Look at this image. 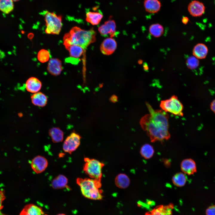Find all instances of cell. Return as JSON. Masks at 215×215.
<instances>
[{
	"label": "cell",
	"instance_id": "obj_1",
	"mask_svg": "<svg viewBox=\"0 0 215 215\" xmlns=\"http://www.w3.org/2000/svg\"><path fill=\"white\" fill-rule=\"evenodd\" d=\"M149 113L141 118L140 125L146 132L151 142L162 141L170 139L168 114L161 110H155L146 102Z\"/></svg>",
	"mask_w": 215,
	"mask_h": 215
},
{
	"label": "cell",
	"instance_id": "obj_2",
	"mask_svg": "<svg viewBox=\"0 0 215 215\" xmlns=\"http://www.w3.org/2000/svg\"><path fill=\"white\" fill-rule=\"evenodd\" d=\"M96 33L93 29L85 30L79 27H72L69 32L65 34L63 44L65 47L70 45L81 47L84 50L96 41Z\"/></svg>",
	"mask_w": 215,
	"mask_h": 215
},
{
	"label": "cell",
	"instance_id": "obj_3",
	"mask_svg": "<svg viewBox=\"0 0 215 215\" xmlns=\"http://www.w3.org/2000/svg\"><path fill=\"white\" fill-rule=\"evenodd\" d=\"M77 184L79 186L81 193L85 197L93 200L102 198L101 181L92 178H78Z\"/></svg>",
	"mask_w": 215,
	"mask_h": 215
},
{
	"label": "cell",
	"instance_id": "obj_4",
	"mask_svg": "<svg viewBox=\"0 0 215 215\" xmlns=\"http://www.w3.org/2000/svg\"><path fill=\"white\" fill-rule=\"evenodd\" d=\"M83 171L90 178L101 181L102 177V170L105 164L94 159L85 157Z\"/></svg>",
	"mask_w": 215,
	"mask_h": 215
},
{
	"label": "cell",
	"instance_id": "obj_5",
	"mask_svg": "<svg viewBox=\"0 0 215 215\" xmlns=\"http://www.w3.org/2000/svg\"><path fill=\"white\" fill-rule=\"evenodd\" d=\"M46 28L45 33L48 34L58 35L62 27V17L53 12L47 11L44 14Z\"/></svg>",
	"mask_w": 215,
	"mask_h": 215
},
{
	"label": "cell",
	"instance_id": "obj_6",
	"mask_svg": "<svg viewBox=\"0 0 215 215\" xmlns=\"http://www.w3.org/2000/svg\"><path fill=\"white\" fill-rule=\"evenodd\" d=\"M160 106L166 112L178 116L183 115V106L176 96L173 95L169 99L161 101Z\"/></svg>",
	"mask_w": 215,
	"mask_h": 215
},
{
	"label": "cell",
	"instance_id": "obj_7",
	"mask_svg": "<svg viewBox=\"0 0 215 215\" xmlns=\"http://www.w3.org/2000/svg\"><path fill=\"white\" fill-rule=\"evenodd\" d=\"M81 137L75 132H72L65 140L63 149L65 152L71 154L78 148L80 143Z\"/></svg>",
	"mask_w": 215,
	"mask_h": 215
},
{
	"label": "cell",
	"instance_id": "obj_8",
	"mask_svg": "<svg viewBox=\"0 0 215 215\" xmlns=\"http://www.w3.org/2000/svg\"><path fill=\"white\" fill-rule=\"evenodd\" d=\"M48 165L47 159L44 157L39 155L34 157L31 163L32 170L37 174L43 172L47 167Z\"/></svg>",
	"mask_w": 215,
	"mask_h": 215
},
{
	"label": "cell",
	"instance_id": "obj_9",
	"mask_svg": "<svg viewBox=\"0 0 215 215\" xmlns=\"http://www.w3.org/2000/svg\"><path fill=\"white\" fill-rule=\"evenodd\" d=\"M116 28L115 21L113 20H109L101 25L98 28V30L103 36L109 35L110 37H113L115 35Z\"/></svg>",
	"mask_w": 215,
	"mask_h": 215
},
{
	"label": "cell",
	"instance_id": "obj_10",
	"mask_svg": "<svg viewBox=\"0 0 215 215\" xmlns=\"http://www.w3.org/2000/svg\"><path fill=\"white\" fill-rule=\"evenodd\" d=\"M188 10L190 14L192 16L200 17L204 13L205 7L202 2L197 0H193L189 4Z\"/></svg>",
	"mask_w": 215,
	"mask_h": 215
},
{
	"label": "cell",
	"instance_id": "obj_11",
	"mask_svg": "<svg viewBox=\"0 0 215 215\" xmlns=\"http://www.w3.org/2000/svg\"><path fill=\"white\" fill-rule=\"evenodd\" d=\"M117 47L116 41L111 38L105 39L100 46L101 52L104 55H110L115 51Z\"/></svg>",
	"mask_w": 215,
	"mask_h": 215
},
{
	"label": "cell",
	"instance_id": "obj_12",
	"mask_svg": "<svg viewBox=\"0 0 215 215\" xmlns=\"http://www.w3.org/2000/svg\"><path fill=\"white\" fill-rule=\"evenodd\" d=\"M180 168L184 173L188 175L193 174L197 170L195 162L191 158L183 160L180 164Z\"/></svg>",
	"mask_w": 215,
	"mask_h": 215
},
{
	"label": "cell",
	"instance_id": "obj_13",
	"mask_svg": "<svg viewBox=\"0 0 215 215\" xmlns=\"http://www.w3.org/2000/svg\"><path fill=\"white\" fill-rule=\"evenodd\" d=\"M48 72L55 76L59 75L62 70V64L60 60L57 58H52L49 61L47 67Z\"/></svg>",
	"mask_w": 215,
	"mask_h": 215
},
{
	"label": "cell",
	"instance_id": "obj_14",
	"mask_svg": "<svg viewBox=\"0 0 215 215\" xmlns=\"http://www.w3.org/2000/svg\"><path fill=\"white\" fill-rule=\"evenodd\" d=\"M173 205L170 203L168 205L157 206L150 211L145 213V215H172Z\"/></svg>",
	"mask_w": 215,
	"mask_h": 215
},
{
	"label": "cell",
	"instance_id": "obj_15",
	"mask_svg": "<svg viewBox=\"0 0 215 215\" xmlns=\"http://www.w3.org/2000/svg\"><path fill=\"white\" fill-rule=\"evenodd\" d=\"M25 86L28 92L34 93L40 90L42 84L41 82L37 78L31 77L26 81Z\"/></svg>",
	"mask_w": 215,
	"mask_h": 215
},
{
	"label": "cell",
	"instance_id": "obj_16",
	"mask_svg": "<svg viewBox=\"0 0 215 215\" xmlns=\"http://www.w3.org/2000/svg\"><path fill=\"white\" fill-rule=\"evenodd\" d=\"M30 98L32 104L39 107H43L46 105L47 103V96L41 92L39 91L33 93Z\"/></svg>",
	"mask_w": 215,
	"mask_h": 215
},
{
	"label": "cell",
	"instance_id": "obj_17",
	"mask_svg": "<svg viewBox=\"0 0 215 215\" xmlns=\"http://www.w3.org/2000/svg\"><path fill=\"white\" fill-rule=\"evenodd\" d=\"M144 6L147 12L155 13L160 10L161 4L159 0H144Z\"/></svg>",
	"mask_w": 215,
	"mask_h": 215
},
{
	"label": "cell",
	"instance_id": "obj_18",
	"mask_svg": "<svg viewBox=\"0 0 215 215\" xmlns=\"http://www.w3.org/2000/svg\"><path fill=\"white\" fill-rule=\"evenodd\" d=\"M44 213L42 208L33 204L25 205L19 215H43Z\"/></svg>",
	"mask_w": 215,
	"mask_h": 215
},
{
	"label": "cell",
	"instance_id": "obj_19",
	"mask_svg": "<svg viewBox=\"0 0 215 215\" xmlns=\"http://www.w3.org/2000/svg\"><path fill=\"white\" fill-rule=\"evenodd\" d=\"M68 182V179L65 176L60 174L53 180L51 185L54 189H62L68 187L67 185Z\"/></svg>",
	"mask_w": 215,
	"mask_h": 215
},
{
	"label": "cell",
	"instance_id": "obj_20",
	"mask_svg": "<svg viewBox=\"0 0 215 215\" xmlns=\"http://www.w3.org/2000/svg\"><path fill=\"white\" fill-rule=\"evenodd\" d=\"M207 47L202 43H198L194 47L193 54L198 59H202L205 58L208 53Z\"/></svg>",
	"mask_w": 215,
	"mask_h": 215
},
{
	"label": "cell",
	"instance_id": "obj_21",
	"mask_svg": "<svg viewBox=\"0 0 215 215\" xmlns=\"http://www.w3.org/2000/svg\"><path fill=\"white\" fill-rule=\"evenodd\" d=\"M48 133L53 143H59L63 141L64 133L60 128L57 127L52 128L49 130Z\"/></svg>",
	"mask_w": 215,
	"mask_h": 215
},
{
	"label": "cell",
	"instance_id": "obj_22",
	"mask_svg": "<svg viewBox=\"0 0 215 215\" xmlns=\"http://www.w3.org/2000/svg\"><path fill=\"white\" fill-rule=\"evenodd\" d=\"M86 16V21L94 25L99 24L103 17L102 13L97 12H88Z\"/></svg>",
	"mask_w": 215,
	"mask_h": 215
},
{
	"label": "cell",
	"instance_id": "obj_23",
	"mask_svg": "<svg viewBox=\"0 0 215 215\" xmlns=\"http://www.w3.org/2000/svg\"><path fill=\"white\" fill-rule=\"evenodd\" d=\"M130 182L129 177L124 173H119L115 178V184L117 187L120 188L125 189L127 188L129 186Z\"/></svg>",
	"mask_w": 215,
	"mask_h": 215
},
{
	"label": "cell",
	"instance_id": "obj_24",
	"mask_svg": "<svg viewBox=\"0 0 215 215\" xmlns=\"http://www.w3.org/2000/svg\"><path fill=\"white\" fill-rule=\"evenodd\" d=\"M65 48L69 51L71 57L78 61L79 58L84 53V50L81 47L75 45H70Z\"/></svg>",
	"mask_w": 215,
	"mask_h": 215
},
{
	"label": "cell",
	"instance_id": "obj_25",
	"mask_svg": "<svg viewBox=\"0 0 215 215\" xmlns=\"http://www.w3.org/2000/svg\"><path fill=\"white\" fill-rule=\"evenodd\" d=\"M187 178L185 174L182 172H178L175 174L172 179L173 184L176 186L182 187L186 184Z\"/></svg>",
	"mask_w": 215,
	"mask_h": 215
},
{
	"label": "cell",
	"instance_id": "obj_26",
	"mask_svg": "<svg viewBox=\"0 0 215 215\" xmlns=\"http://www.w3.org/2000/svg\"><path fill=\"white\" fill-rule=\"evenodd\" d=\"M149 32L150 34L154 37L159 38L163 34L164 28L160 24H153L149 27Z\"/></svg>",
	"mask_w": 215,
	"mask_h": 215
},
{
	"label": "cell",
	"instance_id": "obj_27",
	"mask_svg": "<svg viewBox=\"0 0 215 215\" xmlns=\"http://www.w3.org/2000/svg\"><path fill=\"white\" fill-rule=\"evenodd\" d=\"M154 153L153 146L149 144H145L141 147L140 153L141 156L146 159L152 157Z\"/></svg>",
	"mask_w": 215,
	"mask_h": 215
},
{
	"label": "cell",
	"instance_id": "obj_28",
	"mask_svg": "<svg viewBox=\"0 0 215 215\" xmlns=\"http://www.w3.org/2000/svg\"><path fill=\"white\" fill-rule=\"evenodd\" d=\"M14 8L12 0H0V10L3 13L9 14L13 10Z\"/></svg>",
	"mask_w": 215,
	"mask_h": 215
},
{
	"label": "cell",
	"instance_id": "obj_29",
	"mask_svg": "<svg viewBox=\"0 0 215 215\" xmlns=\"http://www.w3.org/2000/svg\"><path fill=\"white\" fill-rule=\"evenodd\" d=\"M198 59L194 56L188 57L186 62L187 67L191 70H194L196 68L199 64V61Z\"/></svg>",
	"mask_w": 215,
	"mask_h": 215
},
{
	"label": "cell",
	"instance_id": "obj_30",
	"mask_svg": "<svg viewBox=\"0 0 215 215\" xmlns=\"http://www.w3.org/2000/svg\"><path fill=\"white\" fill-rule=\"evenodd\" d=\"M50 57V54L48 51L45 49H42L38 52L37 58L38 60L41 62L44 63L47 62Z\"/></svg>",
	"mask_w": 215,
	"mask_h": 215
},
{
	"label": "cell",
	"instance_id": "obj_31",
	"mask_svg": "<svg viewBox=\"0 0 215 215\" xmlns=\"http://www.w3.org/2000/svg\"><path fill=\"white\" fill-rule=\"evenodd\" d=\"M5 197L4 192L3 191H0V215H6L1 212V210L2 209V202L5 199Z\"/></svg>",
	"mask_w": 215,
	"mask_h": 215
},
{
	"label": "cell",
	"instance_id": "obj_32",
	"mask_svg": "<svg viewBox=\"0 0 215 215\" xmlns=\"http://www.w3.org/2000/svg\"><path fill=\"white\" fill-rule=\"evenodd\" d=\"M205 214L206 215H215V205L208 207L206 210Z\"/></svg>",
	"mask_w": 215,
	"mask_h": 215
},
{
	"label": "cell",
	"instance_id": "obj_33",
	"mask_svg": "<svg viewBox=\"0 0 215 215\" xmlns=\"http://www.w3.org/2000/svg\"><path fill=\"white\" fill-rule=\"evenodd\" d=\"M118 97L116 95H113L110 99V100L113 103H116L118 101Z\"/></svg>",
	"mask_w": 215,
	"mask_h": 215
},
{
	"label": "cell",
	"instance_id": "obj_34",
	"mask_svg": "<svg viewBox=\"0 0 215 215\" xmlns=\"http://www.w3.org/2000/svg\"><path fill=\"white\" fill-rule=\"evenodd\" d=\"M210 108L211 110L215 114V99L211 102L210 105Z\"/></svg>",
	"mask_w": 215,
	"mask_h": 215
},
{
	"label": "cell",
	"instance_id": "obj_35",
	"mask_svg": "<svg viewBox=\"0 0 215 215\" xmlns=\"http://www.w3.org/2000/svg\"><path fill=\"white\" fill-rule=\"evenodd\" d=\"M188 21L189 19L187 17L184 16L182 18V22L184 24H187L188 22Z\"/></svg>",
	"mask_w": 215,
	"mask_h": 215
},
{
	"label": "cell",
	"instance_id": "obj_36",
	"mask_svg": "<svg viewBox=\"0 0 215 215\" xmlns=\"http://www.w3.org/2000/svg\"><path fill=\"white\" fill-rule=\"evenodd\" d=\"M5 56V53L2 50L0 49V59L4 58Z\"/></svg>",
	"mask_w": 215,
	"mask_h": 215
},
{
	"label": "cell",
	"instance_id": "obj_37",
	"mask_svg": "<svg viewBox=\"0 0 215 215\" xmlns=\"http://www.w3.org/2000/svg\"><path fill=\"white\" fill-rule=\"evenodd\" d=\"M144 69L146 70H148L147 69H148V66H146L145 65H144Z\"/></svg>",
	"mask_w": 215,
	"mask_h": 215
},
{
	"label": "cell",
	"instance_id": "obj_38",
	"mask_svg": "<svg viewBox=\"0 0 215 215\" xmlns=\"http://www.w3.org/2000/svg\"><path fill=\"white\" fill-rule=\"evenodd\" d=\"M12 0L13 1L16 2V1H19L20 0Z\"/></svg>",
	"mask_w": 215,
	"mask_h": 215
},
{
	"label": "cell",
	"instance_id": "obj_39",
	"mask_svg": "<svg viewBox=\"0 0 215 215\" xmlns=\"http://www.w3.org/2000/svg\"><path fill=\"white\" fill-rule=\"evenodd\" d=\"M57 215H65V214H59Z\"/></svg>",
	"mask_w": 215,
	"mask_h": 215
}]
</instances>
